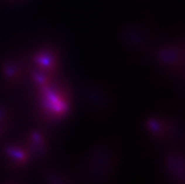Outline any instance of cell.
<instances>
[{"instance_id": "obj_2", "label": "cell", "mask_w": 185, "mask_h": 184, "mask_svg": "<svg viewBox=\"0 0 185 184\" xmlns=\"http://www.w3.org/2000/svg\"><path fill=\"white\" fill-rule=\"evenodd\" d=\"M115 157L113 150L110 149L109 145H103L96 149L91 155L90 159L100 163L89 162L88 170L90 177L99 182L107 180L114 170V163H116L114 159Z\"/></svg>"}, {"instance_id": "obj_5", "label": "cell", "mask_w": 185, "mask_h": 184, "mask_svg": "<svg viewBox=\"0 0 185 184\" xmlns=\"http://www.w3.org/2000/svg\"><path fill=\"white\" fill-rule=\"evenodd\" d=\"M2 70L8 86L17 84L20 81L24 74L23 66L18 61L9 60L4 62Z\"/></svg>"}, {"instance_id": "obj_4", "label": "cell", "mask_w": 185, "mask_h": 184, "mask_svg": "<svg viewBox=\"0 0 185 184\" xmlns=\"http://www.w3.org/2000/svg\"><path fill=\"white\" fill-rule=\"evenodd\" d=\"M165 167L167 174L177 184L184 179V159L179 151L168 154L165 160Z\"/></svg>"}, {"instance_id": "obj_1", "label": "cell", "mask_w": 185, "mask_h": 184, "mask_svg": "<svg viewBox=\"0 0 185 184\" xmlns=\"http://www.w3.org/2000/svg\"><path fill=\"white\" fill-rule=\"evenodd\" d=\"M39 113L47 121L61 120L67 114L68 99L61 86L53 81L46 86L36 89Z\"/></svg>"}, {"instance_id": "obj_3", "label": "cell", "mask_w": 185, "mask_h": 184, "mask_svg": "<svg viewBox=\"0 0 185 184\" xmlns=\"http://www.w3.org/2000/svg\"><path fill=\"white\" fill-rule=\"evenodd\" d=\"M33 67L54 77L57 70V59L55 53L48 49L36 51L31 57Z\"/></svg>"}]
</instances>
